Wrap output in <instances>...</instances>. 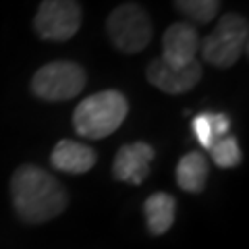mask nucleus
Listing matches in <instances>:
<instances>
[{"mask_svg":"<svg viewBox=\"0 0 249 249\" xmlns=\"http://www.w3.org/2000/svg\"><path fill=\"white\" fill-rule=\"evenodd\" d=\"M106 34L110 42L124 54H137L152 40V21L145 9L137 2H124L108 15Z\"/></svg>","mask_w":249,"mask_h":249,"instance_id":"nucleus-4","label":"nucleus"},{"mask_svg":"<svg viewBox=\"0 0 249 249\" xmlns=\"http://www.w3.org/2000/svg\"><path fill=\"white\" fill-rule=\"evenodd\" d=\"M81 27V4L77 0H42L34 17V29L42 40L67 42Z\"/></svg>","mask_w":249,"mask_h":249,"instance_id":"nucleus-6","label":"nucleus"},{"mask_svg":"<svg viewBox=\"0 0 249 249\" xmlns=\"http://www.w3.org/2000/svg\"><path fill=\"white\" fill-rule=\"evenodd\" d=\"M85 83L88 75L81 65L73 60H54L37 69L31 77V91L48 102H65L75 98L85 88Z\"/></svg>","mask_w":249,"mask_h":249,"instance_id":"nucleus-5","label":"nucleus"},{"mask_svg":"<svg viewBox=\"0 0 249 249\" xmlns=\"http://www.w3.org/2000/svg\"><path fill=\"white\" fill-rule=\"evenodd\" d=\"M210 127H212V135H214V142H216V139L229 135L231 119L224 112H210Z\"/></svg>","mask_w":249,"mask_h":249,"instance_id":"nucleus-16","label":"nucleus"},{"mask_svg":"<svg viewBox=\"0 0 249 249\" xmlns=\"http://www.w3.org/2000/svg\"><path fill=\"white\" fill-rule=\"evenodd\" d=\"M11 199L21 220L40 224L52 220L67 208V191L50 173L25 164L11 178Z\"/></svg>","mask_w":249,"mask_h":249,"instance_id":"nucleus-1","label":"nucleus"},{"mask_svg":"<svg viewBox=\"0 0 249 249\" xmlns=\"http://www.w3.org/2000/svg\"><path fill=\"white\" fill-rule=\"evenodd\" d=\"M143 214L147 220V229L152 235H164V232L173 227L175 214H177V201L173 196L164 191H158L150 196L143 204Z\"/></svg>","mask_w":249,"mask_h":249,"instance_id":"nucleus-11","label":"nucleus"},{"mask_svg":"<svg viewBox=\"0 0 249 249\" xmlns=\"http://www.w3.org/2000/svg\"><path fill=\"white\" fill-rule=\"evenodd\" d=\"M129 114V102L121 91L104 89L85 98L75 108L73 124L77 133L88 139H104L112 135Z\"/></svg>","mask_w":249,"mask_h":249,"instance_id":"nucleus-2","label":"nucleus"},{"mask_svg":"<svg viewBox=\"0 0 249 249\" xmlns=\"http://www.w3.org/2000/svg\"><path fill=\"white\" fill-rule=\"evenodd\" d=\"M199 34L191 23H173L162 37V60L173 67H187L196 60Z\"/></svg>","mask_w":249,"mask_h":249,"instance_id":"nucleus-8","label":"nucleus"},{"mask_svg":"<svg viewBox=\"0 0 249 249\" xmlns=\"http://www.w3.org/2000/svg\"><path fill=\"white\" fill-rule=\"evenodd\" d=\"M191 127H193V133H196V137H197V142L201 143V147L210 150L212 143H214L212 127H210V112H201L197 116H193Z\"/></svg>","mask_w":249,"mask_h":249,"instance_id":"nucleus-15","label":"nucleus"},{"mask_svg":"<svg viewBox=\"0 0 249 249\" xmlns=\"http://www.w3.org/2000/svg\"><path fill=\"white\" fill-rule=\"evenodd\" d=\"M154 160V147L145 142H135L129 145H123L116 152L112 175L116 181L142 185L145 177L150 175V164Z\"/></svg>","mask_w":249,"mask_h":249,"instance_id":"nucleus-9","label":"nucleus"},{"mask_svg":"<svg viewBox=\"0 0 249 249\" xmlns=\"http://www.w3.org/2000/svg\"><path fill=\"white\" fill-rule=\"evenodd\" d=\"M98 156L91 150L89 145L79 143V142H71V139H60L54 145L50 162L52 166L60 170V173H69V175H83L88 170L93 168Z\"/></svg>","mask_w":249,"mask_h":249,"instance_id":"nucleus-10","label":"nucleus"},{"mask_svg":"<svg viewBox=\"0 0 249 249\" xmlns=\"http://www.w3.org/2000/svg\"><path fill=\"white\" fill-rule=\"evenodd\" d=\"M247 19L237 13H227L218 21L216 29L199 42L201 58L218 69H229L247 50Z\"/></svg>","mask_w":249,"mask_h":249,"instance_id":"nucleus-3","label":"nucleus"},{"mask_svg":"<svg viewBox=\"0 0 249 249\" xmlns=\"http://www.w3.org/2000/svg\"><path fill=\"white\" fill-rule=\"evenodd\" d=\"M145 77L154 88H158L164 93H178L191 91L201 79V65L197 60H193L191 65L187 67H173L164 62L162 58H154L150 65H147Z\"/></svg>","mask_w":249,"mask_h":249,"instance_id":"nucleus-7","label":"nucleus"},{"mask_svg":"<svg viewBox=\"0 0 249 249\" xmlns=\"http://www.w3.org/2000/svg\"><path fill=\"white\" fill-rule=\"evenodd\" d=\"M210 175L208 160L204 154L189 152L177 164V183L187 193H201Z\"/></svg>","mask_w":249,"mask_h":249,"instance_id":"nucleus-12","label":"nucleus"},{"mask_svg":"<svg viewBox=\"0 0 249 249\" xmlns=\"http://www.w3.org/2000/svg\"><path fill=\"white\" fill-rule=\"evenodd\" d=\"M210 154H212L214 164L220 166V168H235L241 162L239 143L232 135L216 139V142L212 143V147H210Z\"/></svg>","mask_w":249,"mask_h":249,"instance_id":"nucleus-14","label":"nucleus"},{"mask_svg":"<svg viewBox=\"0 0 249 249\" xmlns=\"http://www.w3.org/2000/svg\"><path fill=\"white\" fill-rule=\"evenodd\" d=\"M175 6L191 23L206 25V23L214 21L216 15L220 13L222 0H175Z\"/></svg>","mask_w":249,"mask_h":249,"instance_id":"nucleus-13","label":"nucleus"}]
</instances>
